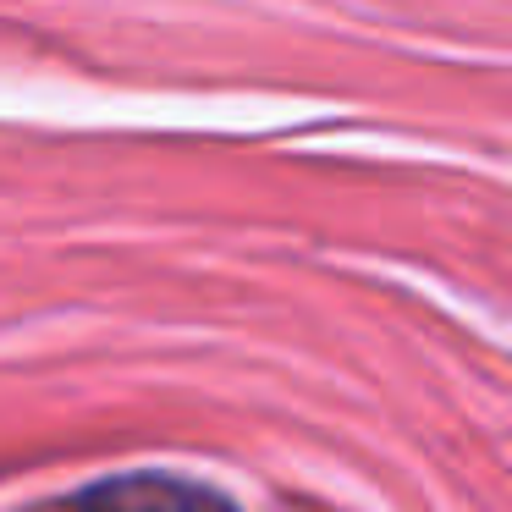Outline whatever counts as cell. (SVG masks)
Wrapping results in <instances>:
<instances>
[{"label": "cell", "instance_id": "cell-1", "mask_svg": "<svg viewBox=\"0 0 512 512\" xmlns=\"http://www.w3.org/2000/svg\"><path fill=\"white\" fill-rule=\"evenodd\" d=\"M50 512H243V507L226 501L221 490L199 485V479L144 468V474H116V479H100V485L72 490Z\"/></svg>", "mask_w": 512, "mask_h": 512}]
</instances>
